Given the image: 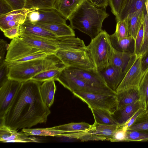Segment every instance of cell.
I'll list each match as a JSON object with an SVG mask.
<instances>
[{
    "label": "cell",
    "mask_w": 148,
    "mask_h": 148,
    "mask_svg": "<svg viewBox=\"0 0 148 148\" xmlns=\"http://www.w3.org/2000/svg\"><path fill=\"white\" fill-rule=\"evenodd\" d=\"M25 133L18 132L4 125H0V141L3 143L40 142L34 137H29Z\"/></svg>",
    "instance_id": "obj_16"
},
{
    "label": "cell",
    "mask_w": 148,
    "mask_h": 148,
    "mask_svg": "<svg viewBox=\"0 0 148 148\" xmlns=\"http://www.w3.org/2000/svg\"><path fill=\"white\" fill-rule=\"evenodd\" d=\"M145 11L140 10L136 11L129 14L125 19L129 36L132 37L134 40L143 22Z\"/></svg>",
    "instance_id": "obj_20"
},
{
    "label": "cell",
    "mask_w": 148,
    "mask_h": 148,
    "mask_svg": "<svg viewBox=\"0 0 148 148\" xmlns=\"http://www.w3.org/2000/svg\"><path fill=\"white\" fill-rule=\"evenodd\" d=\"M4 35L10 39H13L21 35L20 26L7 29L3 32Z\"/></svg>",
    "instance_id": "obj_42"
},
{
    "label": "cell",
    "mask_w": 148,
    "mask_h": 148,
    "mask_svg": "<svg viewBox=\"0 0 148 148\" xmlns=\"http://www.w3.org/2000/svg\"><path fill=\"white\" fill-rule=\"evenodd\" d=\"M65 66H59L58 65L41 72L36 75L31 79L41 83L50 80H56L60 73Z\"/></svg>",
    "instance_id": "obj_28"
},
{
    "label": "cell",
    "mask_w": 148,
    "mask_h": 148,
    "mask_svg": "<svg viewBox=\"0 0 148 148\" xmlns=\"http://www.w3.org/2000/svg\"><path fill=\"white\" fill-rule=\"evenodd\" d=\"M56 0H25V8L49 9L53 8Z\"/></svg>",
    "instance_id": "obj_34"
},
{
    "label": "cell",
    "mask_w": 148,
    "mask_h": 148,
    "mask_svg": "<svg viewBox=\"0 0 148 148\" xmlns=\"http://www.w3.org/2000/svg\"><path fill=\"white\" fill-rule=\"evenodd\" d=\"M116 96L118 109L140 100V95L138 87H131L116 93Z\"/></svg>",
    "instance_id": "obj_21"
},
{
    "label": "cell",
    "mask_w": 148,
    "mask_h": 148,
    "mask_svg": "<svg viewBox=\"0 0 148 148\" xmlns=\"http://www.w3.org/2000/svg\"><path fill=\"white\" fill-rule=\"evenodd\" d=\"M20 28L21 35L29 34L53 40H57L59 38L51 32L27 20L20 25Z\"/></svg>",
    "instance_id": "obj_19"
},
{
    "label": "cell",
    "mask_w": 148,
    "mask_h": 148,
    "mask_svg": "<svg viewBox=\"0 0 148 148\" xmlns=\"http://www.w3.org/2000/svg\"><path fill=\"white\" fill-rule=\"evenodd\" d=\"M135 54L133 52H124L114 49L108 65H112L123 71L131 58Z\"/></svg>",
    "instance_id": "obj_25"
},
{
    "label": "cell",
    "mask_w": 148,
    "mask_h": 148,
    "mask_svg": "<svg viewBox=\"0 0 148 148\" xmlns=\"http://www.w3.org/2000/svg\"><path fill=\"white\" fill-rule=\"evenodd\" d=\"M41 84L32 79L22 82L0 125L17 130L46 123L51 112L42 99Z\"/></svg>",
    "instance_id": "obj_1"
},
{
    "label": "cell",
    "mask_w": 148,
    "mask_h": 148,
    "mask_svg": "<svg viewBox=\"0 0 148 148\" xmlns=\"http://www.w3.org/2000/svg\"><path fill=\"white\" fill-rule=\"evenodd\" d=\"M96 6L105 9L108 5V0H88Z\"/></svg>",
    "instance_id": "obj_47"
},
{
    "label": "cell",
    "mask_w": 148,
    "mask_h": 148,
    "mask_svg": "<svg viewBox=\"0 0 148 148\" xmlns=\"http://www.w3.org/2000/svg\"><path fill=\"white\" fill-rule=\"evenodd\" d=\"M141 59V55H134L132 57L130 66L117 88L116 93L130 88H138L144 73L142 69Z\"/></svg>",
    "instance_id": "obj_9"
},
{
    "label": "cell",
    "mask_w": 148,
    "mask_h": 148,
    "mask_svg": "<svg viewBox=\"0 0 148 148\" xmlns=\"http://www.w3.org/2000/svg\"><path fill=\"white\" fill-rule=\"evenodd\" d=\"M109 16L105 9L99 8L85 0L67 20L73 29H77L92 39L102 31L103 23Z\"/></svg>",
    "instance_id": "obj_3"
},
{
    "label": "cell",
    "mask_w": 148,
    "mask_h": 148,
    "mask_svg": "<svg viewBox=\"0 0 148 148\" xmlns=\"http://www.w3.org/2000/svg\"><path fill=\"white\" fill-rule=\"evenodd\" d=\"M145 110L142 108L139 109L127 122L123 125L121 126L123 129L127 131L128 129L133 124L138 116Z\"/></svg>",
    "instance_id": "obj_44"
},
{
    "label": "cell",
    "mask_w": 148,
    "mask_h": 148,
    "mask_svg": "<svg viewBox=\"0 0 148 148\" xmlns=\"http://www.w3.org/2000/svg\"><path fill=\"white\" fill-rule=\"evenodd\" d=\"M148 141V132L127 130L124 141Z\"/></svg>",
    "instance_id": "obj_35"
},
{
    "label": "cell",
    "mask_w": 148,
    "mask_h": 148,
    "mask_svg": "<svg viewBox=\"0 0 148 148\" xmlns=\"http://www.w3.org/2000/svg\"><path fill=\"white\" fill-rule=\"evenodd\" d=\"M109 37L114 49L121 52H131L129 50L130 47L132 44L134 43V40L132 37L129 36L126 38H119L113 34H109Z\"/></svg>",
    "instance_id": "obj_29"
},
{
    "label": "cell",
    "mask_w": 148,
    "mask_h": 148,
    "mask_svg": "<svg viewBox=\"0 0 148 148\" xmlns=\"http://www.w3.org/2000/svg\"><path fill=\"white\" fill-rule=\"evenodd\" d=\"M145 10L148 16V0H146L145 4Z\"/></svg>",
    "instance_id": "obj_49"
},
{
    "label": "cell",
    "mask_w": 148,
    "mask_h": 148,
    "mask_svg": "<svg viewBox=\"0 0 148 148\" xmlns=\"http://www.w3.org/2000/svg\"><path fill=\"white\" fill-rule=\"evenodd\" d=\"M142 56L141 66L143 72L148 69V51Z\"/></svg>",
    "instance_id": "obj_48"
},
{
    "label": "cell",
    "mask_w": 148,
    "mask_h": 148,
    "mask_svg": "<svg viewBox=\"0 0 148 148\" xmlns=\"http://www.w3.org/2000/svg\"><path fill=\"white\" fill-rule=\"evenodd\" d=\"M42 51L43 50L34 47L20 37H17L12 39L8 44L5 60L11 62Z\"/></svg>",
    "instance_id": "obj_10"
},
{
    "label": "cell",
    "mask_w": 148,
    "mask_h": 148,
    "mask_svg": "<svg viewBox=\"0 0 148 148\" xmlns=\"http://www.w3.org/2000/svg\"><path fill=\"white\" fill-rule=\"evenodd\" d=\"M34 47L54 54L58 49V40H53L29 34H22L20 36Z\"/></svg>",
    "instance_id": "obj_17"
},
{
    "label": "cell",
    "mask_w": 148,
    "mask_h": 148,
    "mask_svg": "<svg viewBox=\"0 0 148 148\" xmlns=\"http://www.w3.org/2000/svg\"><path fill=\"white\" fill-rule=\"evenodd\" d=\"M119 127L94 122L91 127L86 131L66 133L63 137L79 140L82 142L99 140L111 142L114 133Z\"/></svg>",
    "instance_id": "obj_7"
},
{
    "label": "cell",
    "mask_w": 148,
    "mask_h": 148,
    "mask_svg": "<svg viewBox=\"0 0 148 148\" xmlns=\"http://www.w3.org/2000/svg\"><path fill=\"white\" fill-rule=\"evenodd\" d=\"M73 95L87 104L90 109H101L112 114L118 109L116 95L77 92Z\"/></svg>",
    "instance_id": "obj_8"
},
{
    "label": "cell",
    "mask_w": 148,
    "mask_h": 148,
    "mask_svg": "<svg viewBox=\"0 0 148 148\" xmlns=\"http://www.w3.org/2000/svg\"><path fill=\"white\" fill-rule=\"evenodd\" d=\"M58 46L54 55L66 67L95 69L87 46L82 40L74 36L59 38Z\"/></svg>",
    "instance_id": "obj_2"
},
{
    "label": "cell",
    "mask_w": 148,
    "mask_h": 148,
    "mask_svg": "<svg viewBox=\"0 0 148 148\" xmlns=\"http://www.w3.org/2000/svg\"><path fill=\"white\" fill-rule=\"evenodd\" d=\"M87 47L97 70L100 71L107 66L114 48L106 31L102 30L91 39Z\"/></svg>",
    "instance_id": "obj_5"
},
{
    "label": "cell",
    "mask_w": 148,
    "mask_h": 148,
    "mask_svg": "<svg viewBox=\"0 0 148 148\" xmlns=\"http://www.w3.org/2000/svg\"><path fill=\"white\" fill-rule=\"evenodd\" d=\"M127 130L148 132V110L140 114Z\"/></svg>",
    "instance_id": "obj_33"
},
{
    "label": "cell",
    "mask_w": 148,
    "mask_h": 148,
    "mask_svg": "<svg viewBox=\"0 0 148 148\" xmlns=\"http://www.w3.org/2000/svg\"><path fill=\"white\" fill-rule=\"evenodd\" d=\"M125 0H108V5L110 6L113 14L116 16L120 12Z\"/></svg>",
    "instance_id": "obj_40"
},
{
    "label": "cell",
    "mask_w": 148,
    "mask_h": 148,
    "mask_svg": "<svg viewBox=\"0 0 148 148\" xmlns=\"http://www.w3.org/2000/svg\"><path fill=\"white\" fill-rule=\"evenodd\" d=\"M22 131L29 136H63L64 134L69 132L58 130L55 127L43 128H25L22 129Z\"/></svg>",
    "instance_id": "obj_27"
},
{
    "label": "cell",
    "mask_w": 148,
    "mask_h": 148,
    "mask_svg": "<svg viewBox=\"0 0 148 148\" xmlns=\"http://www.w3.org/2000/svg\"><path fill=\"white\" fill-rule=\"evenodd\" d=\"M26 20L36 24L38 23H66V20L53 8L37 9L28 14Z\"/></svg>",
    "instance_id": "obj_14"
},
{
    "label": "cell",
    "mask_w": 148,
    "mask_h": 148,
    "mask_svg": "<svg viewBox=\"0 0 148 148\" xmlns=\"http://www.w3.org/2000/svg\"><path fill=\"white\" fill-rule=\"evenodd\" d=\"M22 82L8 79L0 86V119H3L10 107Z\"/></svg>",
    "instance_id": "obj_11"
},
{
    "label": "cell",
    "mask_w": 148,
    "mask_h": 148,
    "mask_svg": "<svg viewBox=\"0 0 148 148\" xmlns=\"http://www.w3.org/2000/svg\"><path fill=\"white\" fill-rule=\"evenodd\" d=\"M146 0H125L119 14L116 16V22L125 19L128 15L138 10H145Z\"/></svg>",
    "instance_id": "obj_23"
},
{
    "label": "cell",
    "mask_w": 148,
    "mask_h": 148,
    "mask_svg": "<svg viewBox=\"0 0 148 148\" xmlns=\"http://www.w3.org/2000/svg\"><path fill=\"white\" fill-rule=\"evenodd\" d=\"M8 63L9 66L8 79L21 82L30 80L40 73L59 64H62L54 54L45 58L18 63Z\"/></svg>",
    "instance_id": "obj_4"
},
{
    "label": "cell",
    "mask_w": 148,
    "mask_h": 148,
    "mask_svg": "<svg viewBox=\"0 0 148 148\" xmlns=\"http://www.w3.org/2000/svg\"><path fill=\"white\" fill-rule=\"evenodd\" d=\"M12 8L13 10L25 8V0H4Z\"/></svg>",
    "instance_id": "obj_43"
},
{
    "label": "cell",
    "mask_w": 148,
    "mask_h": 148,
    "mask_svg": "<svg viewBox=\"0 0 148 148\" xmlns=\"http://www.w3.org/2000/svg\"><path fill=\"white\" fill-rule=\"evenodd\" d=\"M66 68L71 73L92 86L110 88L100 73L96 69L86 70L74 67Z\"/></svg>",
    "instance_id": "obj_12"
},
{
    "label": "cell",
    "mask_w": 148,
    "mask_h": 148,
    "mask_svg": "<svg viewBox=\"0 0 148 148\" xmlns=\"http://www.w3.org/2000/svg\"><path fill=\"white\" fill-rule=\"evenodd\" d=\"M141 108H142L141 104L139 100L117 109L112 116L119 125L121 126L127 122Z\"/></svg>",
    "instance_id": "obj_18"
},
{
    "label": "cell",
    "mask_w": 148,
    "mask_h": 148,
    "mask_svg": "<svg viewBox=\"0 0 148 148\" xmlns=\"http://www.w3.org/2000/svg\"><path fill=\"white\" fill-rule=\"evenodd\" d=\"M8 44L3 39H0V64L5 60V55L7 50Z\"/></svg>",
    "instance_id": "obj_45"
},
{
    "label": "cell",
    "mask_w": 148,
    "mask_h": 148,
    "mask_svg": "<svg viewBox=\"0 0 148 148\" xmlns=\"http://www.w3.org/2000/svg\"><path fill=\"white\" fill-rule=\"evenodd\" d=\"M138 88L142 107L146 110L148 102V69L144 72Z\"/></svg>",
    "instance_id": "obj_31"
},
{
    "label": "cell",
    "mask_w": 148,
    "mask_h": 148,
    "mask_svg": "<svg viewBox=\"0 0 148 148\" xmlns=\"http://www.w3.org/2000/svg\"><path fill=\"white\" fill-rule=\"evenodd\" d=\"M9 66L8 62L5 60L0 64V86L8 79Z\"/></svg>",
    "instance_id": "obj_39"
},
{
    "label": "cell",
    "mask_w": 148,
    "mask_h": 148,
    "mask_svg": "<svg viewBox=\"0 0 148 148\" xmlns=\"http://www.w3.org/2000/svg\"><path fill=\"white\" fill-rule=\"evenodd\" d=\"M131 62L130 60L123 71L112 65L107 66L99 71L103 77L107 86L111 89L116 92L125 75L129 68Z\"/></svg>",
    "instance_id": "obj_15"
},
{
    "label": "cell",
    "mask_w": 148,
    "mask_h": 148,
    "mask_svg": "<svg viewBox=\"0 0 148 148\" xmlns=\"http://www.w3.org/2000/svg\"><path fill=\"white\" fill-rule=\"evenodd\" d=\"M143 35L144 28L143 23L134 40L133 53L135 55H138L139 53L143 44Z\"/></svg>",
    "instance_id": "obj_38"
},
{
    "label": "cell",
    "mask_w": 148,
    "mask_h": 148,
    "mask_svg": "<svg viewBox=\"0 0 148 148\" xmlns=\"http://www.w3.org/2000/svg\"><path fill=\"white\" fill-rule=\"evenodd\" d=\"M126 131L121 126H119L114 133L111 142L124 141L126 137Z\"/></svg>",
    "instance_id": "obj_41"
},
{
    "label": "cell",
    "mask_w": 148,
    "mask_h": 148,
    "mask_svg": "<svg viewBox=\"0 0 148 148\" xmlns=\"http://www.w3.org/2000/svg\"><path fill=\"white\" fill-rule=\"evenodd\" d=\"M143 24L144 28L143 40L141 48L138 54L139 55H142L148 51V16L145 9Z\"/></svg>",
    "instance_id": "obj_36"
},
{
    "label": "cell",
    "mask_w": 148,
    "mask_h": 148,
    "mask_svg": "<svg viewBox=\"0 0 148 148\" xmlns=\"http://www.w3.org/2000/svg\"><path fill=\"white\" fill-rule=\"evenodd\" d=\"M35 24L51 32L58 38L75 36L73 29L66 23H38Z\"/></svg>",
    "instance_id": "obj_24"
},
{
    "label": "cell",
    "mask_w": 148,
    "mask_h": 148,
    "mask_svg": "<svg viewBox=\"0 0 148 148\" xmlns=\"http://www.w3.org/2000/svg\"><path fill=\"white\" fill-rule=\"evenodd\" d=\"M92 125L85 122L71 123L55 126L57 130L69 132L85 131L90 128Z\"/></svg>",
    "instance_id": "obj_32"
},
{
    "label": "cell",
    "mask_w": 148,
    "mask_h": 148,
    "mask_svg": "<svg viewBox=\"0 0 148 148\" xmlns=\"http://www.w3.org/2000/svg\"><path fill=\"white\" fill-rule=\"evenodd\" d=\"M113 34L119 38H126L129 36L125 19L117 22L116 30Z\"/></svg>",
    "instance_id": "obj_37"
},
{
    "label": "cell",
    "mask_w": 148,
    "mask_h": 148,
    "mask_svg": "<svg viewBox=\"0 0 148 148\" xmlns=\"http://www.w3.org/2000/svg\"><path fill=\"white\" fill-rule=\"evenodd\" d=\"M146 110H148V102L147 104V108Z\"/></svg>",
    "instance_id": "obj_50"
},
{
    "label": "cell",
    "mask_w": 148,
    "mask_h": 148,
    "mask_svg": "<svg viewBox=\"0 0 148 148\" xmlns=\"http://www.w3.org/2000/svg\"><path fill=\"white\" fill-rule=\"evenodd\" d=\"M12 10L11 6L4 0H0V15L5 14Z\"/></svg>",
    "instance_id": "obj_46"
},
{
    "label": "cell",
    "mask_w": 148,
    "mask_h": 148,
    "mask_svg": "<svg viewBox=\"0 0 148 148\" xmlns=\"http://www.w3.org/2000/svg\"><path fill=\"white\" fill-rule=\"evenodd\" d=\"M71 92H81L116 95V92L110 88L92 86L71 73L65 66L56 79Z\"/></svg>",
    "instance_id": "obj_6"
},
{
    "label": "cell",
    "mask_w": 148,
    "mask_h": 148,
    "mask_svg": "<svg viewBox=\"0 0 148 148\" xmlns=\"http://www.w3.org/2000/svg\"><path fill=\"white\" fill-rule=\"evenodd\" d=\"M85 0H56L53 9L66 20Z\"/></svg>",
    "instance_id": "obj_22"
},
{
    "label": "cell",
    "mask_w": 148,
    "mask_h": 148,
    "mask_svg": "<svg viewBox=\"0 0 148 148\" xmlns=\"http://www.w3.org/2000/svg\"><path fill=\"white\" fill-rule=\"evenodd\" d=\"M95 122L100 124L113 126H119L114 120L112 114L106 111L99 109H90Z\"/></svg>",
    "instance_id": "obj_30"
},
{
    "label": "cell",
    "mask_w": 148,
    "mask_h": 148,
    "mask_svg": "<svg viewBox=\"0 0 148 148\" xmlns=\"http://www.w3.org/2000/svg\"><path fill=\"white\" fill-rule=\"evenodd\" d=\"M37 8H24L13 10L0 15V28L3 32L8 29L20 26L26 20L28 14Z\"/></svg>",
    "instance_id": "obj_13"
},
{
    "label": "cell",
    "mask_w": 148,
    "mask_h": 148,
    "mask_svg": "<svg viewBox=\"0 0 148 148\" xmlns=\"http://www.w3.org/2000/svg\"><path fill=\"white\" fill-rule=\"evenodd\" d=\"M56 89L55 80H53L43 82L40 86V91L42 99L49 108L53 103Z\"/></svg>",
    "instance_id": "obj_26"
}]
</instances>
